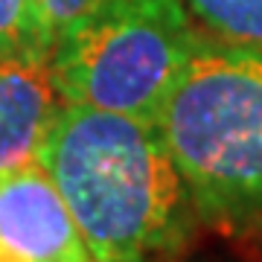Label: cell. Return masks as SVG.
I'll use <instances>...</instances> for the list:
<instances>
[{
    "mask_svg": "<svg viewBox=\"0 0 262 262\" xmlns=\"http://www.w3.org/2000/svg\"><path fill=\"white\" fill-rule=\"evenodd\" d=\"M38 163L96 262H163L187 242L195 207L158 122L64 102Z\"/></svg>",
    "mask_w": 262,
    "mask_h": 262,
    "instance_id": "obj_1",
    "label": "cell"
},
{
    "mask_svg": "<svg viewBox=\"0 0 262 262\" xmlns=\"http://www.w3.org/2000/svg\"><path fill=\"white\" fill-rule=\"evenodd\" d=\"M53 47L29 0H0V58L50 64Z\"/></svg>",
    "mask_w": 262,
    "mask_h": 262,
    "instance_id": "obj_7",
    "label": "cell"
},
{
    "mask_svg": "<svg viewBox=\"0 0 262 262\" xmlns=\"http://www.w3.org/2000/svg\"><path fill=\"white\" fill-rule=\"evenodd\" d=\"M61 105L50 64L0 58V175L35 163Z\"/></svg>",
    "mask_w": 262,
    "mask_h": 262,
    "instance_id": "obj_5",
    "label": "cell"
},
{
    "mask_svg": "<svg viewBox=\"0 0 262 262\" xmlns=\"http://www.w3.org/2000/svg\"><path fill=\"white\" fill-rule=\"evenodd\" d=\"M158 125L198 219L262 225V47L204 35Z\"/></svg>",
    "mask_w": 262,
    "mask_h": 262,
    "instance_id": "obj_2",
    "label": "cell"
},
{
    "mask_svg": "<svg viewBox=\"0 0 262 262\" xmlns=\"http://www.w3.org/2000/svg\"><path fill=\"white\" fill-rule=\"evenodd\" d=\"M204 35L262 47V0H178Z\"/></svg>",
    "mask_w": 262,
    "mask_h": 262,
    "instance_id": "obj_6",
    "label": "cell"
},
{
    "mask_svg": "<svg viewBox=\"0 0 262 262\" xmlns=\"http://www.w3.org/2000/svg\"><path fill=\"white\" fill-rule=\"evenodd\" d=\"M201 38L178 0H94L56 38L50 73L70 105L160 122Z\"/></svg>",
    "mask_w": 262,
    "mask_h": 262,
    "instance_id": "obj_3",
    "label": "cell"
},
{
    "mask_svg": "<svg viewBox=\"0 0 262 262\" xmlns=\"http://www.w3.org/2000/svg\"><path fill=\"white\" fill-rule=\"evenodd\" d=\"M29 3H32L44 32L53 38V44L79 15H84L94 6V0H29Z\"/></svg>",
    "mask_w": 262,
    "mask_h": 262,
    "instance_id": "obj_8",
    "label": "cell"
},
{
    "mask_svg": "<svg viewBox=\"0 0 262 262\" xmlns=\"http://www.w3.org/2000/svg\"><path fill=\"white\" fill-rule=\"evenodd\" d=\"M0 262H96L38 160L0 175Z\"/></svg>",
    "mask_w": 262,
    "mask_h": 262,
    "instance_id": "obj_4",
    "label": "cell"
}]
</instances>
